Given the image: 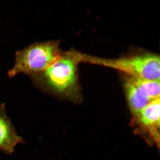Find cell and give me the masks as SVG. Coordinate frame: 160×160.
Returning a JSON list of instances; mask_svg holds the SVG:
<instances>
[{
    "label": "cell",
    "mask_w": 160,
    "mask_h": 160,
    "mask_svg": "<svg viewBox=\"0 0 160 160\" xmlns=\"http://www.w3.org/2000/svg\"><path fill=\"white\" fill-rule=\"evenodd\" d=\"M76 61L72 52L62 53L47 69L30 77L32 82L43 92L56 97H70L76 85Z\"/></svg>",
    "instance_id": "6da1fadb"
},
{
    "label": "cell",
    "mask_w": 160,
    "mask_h": 160,
    "mask_svg": "<svg viewBox=\"0 0 160 160\" xmlns=\"http://www.w3.org/2000/svg\"><path fill=\"white\" fill-rule=\"evenodd\" d=\"M59 42L48 41L35 42L17 52L14 66L8 71L9 78L20 73L33 76L47 69L62 54Z\"/></svg>",
    "instance_id": "7a4b0ae2"
},
{
    "label": "cell",
    "mask_w": 160,
    "mask_h": 160,
    "mask_svg": "<svg viewBox=\"0 0 160 160\" xmlns=\"http://www.w3.org/2000/svg\"><path fill=\"white\" fill-rule=\"evenodd\" d=\"M103 62V64L125 72L129 75L160 82V58L157 55L148 53Z\"/></svg>",
    "instance_id": "3957f363"
},
{
    "label": "cell",
    "mask_w": 160,
    "mask_h": 160,
    "mask_svg": "<svg viewBox=\"0 0 160 160\" xmlns=\"http://www.w3.org/2000/svg\"><path fill=\"white\" fill-rule=\"evenodd\" d=\"M128 104L135 117L147 105L160 98V82L129 75L125 82Z\"/></svg>",
    "instance_id": "277c9868"
},
{
    "label": "cell",
    "mask_w": 160,
    "mask_h": 160,
    "mask_svg": "<svg viewBox=\"0 0 160 160\" xmlns=\"http://www.w3.org/2000/svg\"><path fill=\"white\" fill-rule=\"evenodd\" d=\"M24 142L8 117L5 103H2L0 105V151L11 154L14 152L18 144Z\"/></svg>",
    "instance_id": "5b68a950"
},
{
    "label": "cell",
    "mask_w": 160,
    "mask_h": 160,
    "mask_svg": "<svg viewBox=\"0 0 160 160\" xmlns=\"http://www.w3.org/2000/svg\"><path fill=\"white\" fill-rule=\"evenodd\" d=\"M160 99H157L149 103L136 117L139 123L148 129L156 141L159 140Z\"/></svg>",
    "instance_id": "8992f818"
}]
</instances>
